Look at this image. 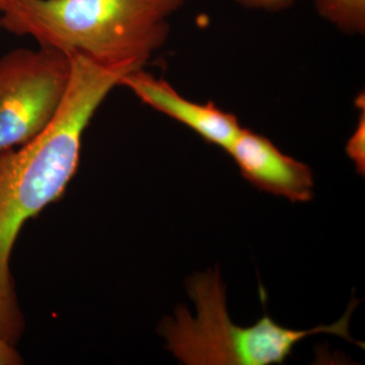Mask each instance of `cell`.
I'll use <instances>...</instances> for the list:
<instances>
[{
  "instance_id": "7",
  "label": "cell",
  "mask_w": 365,
  "mask_h": 365,
  "mask_svg": "<svg viewBox=\"0 0 365 365\" xmlns=\"http://www.w3.org/2000/svg\"><path fill=\"white\" fill-rule=\"evenodd\" d=\"M322 18L347 34H364L365 0H313Z\"/></svg>"
},
{
  "instance_id": "9",
  "label": "cell",
  "mask_w": 365,
  "mask_h": 365,
  "mask_svg": "<svg viewBox=\"0 0 365 365\" xmlns=\"http://www.w3.org/2000/svg\"><path fill=\"white\" fill-rule=\"evenodd\" d=\"M247 9L258 11H281L289 9L294 0H235Z\"/></svg>"
},
{
  "instance_id": "2",
  "label": "cell",
  "mask_w": 365,
  "mask_h": 365,
  "mask_svg": "<svg viewBox=\"0 0 365 365\" xmlns=\"http://www.w3.org/2000/svg\"><path fill=\"white\" fill-rule=\"evenodd\" d=\"M187 0H14L0 29L104 66L143 68Z\"/></svg>"
},
{
  "instance_id": "5",
  "label": "cell",
  "mask_w": 365,
  "mask_h": 365,
  "mask_svg": "<svg viewBox=\"0 0 365 365\" xmlns=\"http://www.w3.org/2000/svg\"><path fill=\"white\" fill-rule=\"evenodd\" d=\"M227 153L255 188L294 203L314 198L311 168L283 153L267 137L242 128Z\"/></svg>"
},
{
  "instance_id": "4",
  "label": "cell",
  "mask_w": 365,
  "mask_h": 365,
  "mask_svg": "<svg viewBox=\"0 0 365 365\" xmlns=\"http://www.w3.org/2000/svg\"><path fill=\"white\" fill-rule=\"evenodd\" d=\"M71 55L53 48L16 49L0 58V150L44 131L63 104Z\"/></svg>"
},
{
  "instance_id": "1",
  "label": "cell",
  "mask_w": 365,
  "mask_h": 365,
  "mask_svg": "<svg viewBox=\"0 0 365 365\" xmlns=\"http://www.w3.org/2000/svg\"><path fill=\"white\" fill-rule=\"evenodd\" d=\"M115 79L100 67L72 68L63 104L49 126L32 140L0 150V335L16 345L24 330L11 270L21 228L58 200L78 170L81 140Z\"/></svg>"
},
{
  "instance_id": "8",
  "label": "cell",
  "mask_w": 365,
  "mask_h": 365,
  "mask_svg": "<svg viewBox=\"0 0 365 365\" xmlns=\"http://www.w3.org/2000/svg\"><path fill=\"white\" fill-rule=\"evenodd\" d=\"M356 105L360 110L359 123L353 132L345 151L348 158L354 163L355 170L360 176L365 175V101L364 93L356 98Z\"/></svg>"
},
{
  "instance_id": "6",
  "label": "cell",
  "mask_w": 365,
  "mask_h": 365,
  "mask_svg": "<svg viewBox=\"0 0 365 365\" xmlns=\"http://www.w3.org/2000/svg\"><path fill=\"white\" fill-rule=\"evenodd\" d=\"M120 86L129 88L143 104L185 125L205 143L225 151L242 130L239 120L232 113L223 111L213 103L192 102L165 79L155 78L143 68L125 76Z\"/></svg>"
},
{
  "instance_id": "10",
  "label": "cell",
  "mask_w": 365,
  "mask_h": 365,
  "mask_svg": "<svg viewBox=\"0 0 365 365\" xmlns=\"http://www.w3.org/2000/svg\"><path fill=\"white\" fill-rule=\"evenodd\" d=\"M23 359L16 351L14 345L0 335V365H19Z\"/></svg>"
},
{
  "instance_id": "11",
  "label": "cell",
  "mask_w": 365,
  "mask_h": 365,
  "mask_svg": "<svg viewBox=\"0 0 365 365\" xmlns=\"http://www.w3.org/2000/svg\"><path fill=\"white\" fill-rule=\"evenodd\" d=\"M14 0H0V14L4 13L11 6Z\"/></svg>"
},
{
  "instance_id": "3",
  "label": "cell",
  "mask_w": 365,
  "mask_h": 365,
  "mask_svg": "<svg viewBox=\"0 0 365 365\" xmlns=\"http://www.w3.org/2000/svg\"><path fill=\"white\" fill-rule=\"evenodd\" d=\"M187 288L195 304L196 316H191L186 307H179L175 318L163 322L160 327L168 350L184 364H282L297 343L322 333L360 345L349 335L350 318L359 300L353 299L337 323L299 331L279 325L267 314L253 326L232 323L218 270L197 274L189 280Z\"/></svg>"
}]
</instances>
